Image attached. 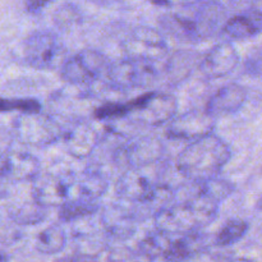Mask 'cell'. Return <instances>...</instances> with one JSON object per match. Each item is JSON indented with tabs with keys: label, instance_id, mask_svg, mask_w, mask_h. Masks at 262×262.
Returning a JSON list of instances; mask_svg holds the SVG:
<instances>
[{
	"label": "cell",
	"instance_id": "obj_1",
	"mask_svg": "<svg viewBox=\"0 0 262 262\" xmlns=\"http://www.w3.org/2000/svg\"><path fill=\"white\" fill-rule=\"evenodd\" d=\"M227 10L214 0H197L182 5L177 12L166 13L159 18L160 30L182 42L196 43L212 37L224 27Z\"/></svg>",
	"mask_w": 262,
	"mask_h": 262
},
{
	"label": "cell",
	"instance_id": "obj_2",
	"mask_svg": "<svg viewBox=\"0 0 262 262\" xmlns=\"http://www.w3.org/2000/svg\"><path fill=\"white\" fill-rule=\"evenodd\" d=\"M189 189L186 199L174 202L154 217L156 229L171 235L186 234L202 230L216 219L219 202L199 193L194 183Z\"/></svg>",
	"mask_w": 262,
	"mask_h": 262
},
{
	"label": "cell",
	"instance_id": "obj_3",
	"mask_svg": "<svg viewBox=\"0 0 262 262\" xmlns=\"http://www.w3.org/2000/svg\"><path fill=\"white\" fill-rule=\"evenodd\" d=\"M230 148L219 136L210 133L194 140L182 151L176 168L189 182H204L217 177L230 160Z\"/></svg>",
	"mask_w": 262,
	"mask_h": 262
},
{
	"label": "cell",
	"instance_id": "obj_4",
	"mask_svg": "<svg viewBox=\"0 0 262 262\" xmlns=\"http://www.w3.org/2000/svg\"><path fill=\"white\" fill-rule=\"evenodd\" d=\"M66 46L56 33L36 31L23 42V60L37 71H53L61 67L66 59Z\"/></svg>",
	"mask_w": 262,
	"mask_h": 262
},
{
	"label": "cell",
	"instance_id": "obj_5",
	"mask_svg": "<svg viewBox=\"0 0 262 262\" xmlns=\"http://www.w3.org/2000/svg\"><path fill=\"white\" fill-rule=\"evenodd\" d=\"M130 102V113L125 119L140 127H159L176 117L178 102L173 95L148 91Z\"/></svg>",
	"mask_w": 262,
	"mask_h": 262
},
{
	"label": "cell",
	"instance_id": "obj_6",
	"mask_svg": "<svg viewBox=\"0 0 262 262\" xmlns=\"http://www.w3.org/2000/svg\"><path fill=\"white\" fill-rule=\"evenodd\" d=\"M66 129L50 115L38 113H20L13 122V135L27 146L42 147L63 140Z\"/></svg>",
	"mask_w": 262,
	"mask_h": 262
},
{
	"label": "cell",
	"instance_id": "obj_7",
	"mask_svg": "<svg viewBox=\"0 0 262 262\" xmlns=\"http://www.w3.org/2000/svg\"><path fill=\"white\" fill-rule=\"evenodd\" d=\"M110 63L106 56L97 50L84 49L67 59L60 67V76L72 86H91L106 77Z\"/></svg>",
	"mask_w": 262,
	"mask_h": 262
},
{
	"label": "cell",
	"instance_id": "obj_8",
	"mask_svg": "<svg viewBox=\"0 0 262 262\" xmlns=\"http://www.w3.org/2000/svg\"><path fill=\"white\" fill-rule=\"evenodd\" d=\"M105 78L113 90L128 91L146 89L156 82L158 71L152 61L127 56L123 60L110 64Z\"/></svg>",
	"mask_w": 262,
	"mask_h": 262
},
{
	"label": "cell",
	"instance_id": "obj_9",
	"mask_svg": "<svg viewBox=\"0 0 262 262\" xmlns=\"http://www.w3.org/2000/svg\"><path fill=\"white\" fill-rule=\"evenodd\" d=\"M155 165V164H154ZM154 165L142 168H129L118 179L115 192L119 199L129 204H141L147 201L166 182L161 181L159 170H151Z\"/></svg>",
	"mask_w": 262,
	"mask_h": 262
},
{
	"label": "cell",
	"instance_id": "obj_10",
	"mask_svg": "<svg viewBox=\"0 0 262 262\" xmlns=\"http://www.w3.org/2000/svg\"><path fill=\"white\" fill-rule=\"evenodd\" d=\"M122 46L127 56L152 63L161 60L168 54V43L163 31L147 26L133 28L124 37Z\"/></svg>",
	"mask_w": 262,
	"mask_h": 262
},
{
	"label": "cell",
	"instance_id": "obj_11",
	"mask_svg": "<svg viewBox=\"0 0 262 262\" xmlns=\"http://www.w3.org/2000/svg\"><path fill=\"white\" fill-rule=\"evenodd\" d=\"M74 174L71 173H46L38 176L33 181L32 196L42 206L60 207L72 199Z\"/></svg>",
	"mask_w": 262,
	"mask_h": 262
},
{
	"label": "cell",
	"instance_id": "obj_12",
	"mask_svg": "<svg viewBox=\"0 0 262 262\" xmlns=\"http://www.w3.org/2000/svg\"><path fill=\"white\" fill-rule=\"evenodd\" d=\"M215 119L207 110L193 109L174 117L169 124L166 136L173 140L194 141L212 133Z\"/></svg>",
	"mask_w": 262,
	"mask_h": 262
},
{
	"label": "cell",
	"instance_id": "obj_13",
	"mask_svg": "<svg viewBox=\"0 0 262 262\" xmlns=\"http://www.w3.org/2000/svg\"><path fill=\"white\" fill-rule=\"evenodd\" d=\"M102 136L97 132L92 123L76 120L63 136V143L69 155L76 159L91 156L99 146Z\"/></svg>",
	"mask_w": 262,
	"mask_h": 262
},
{
	"label": "cell",
	"instance_id": "obj_14",
	"mask_svg": "<svg viewBox=\"0 0 262 262\" xmlns=\"http://www.w3.org/2000/svg\"><path fill=\"white\" fill-rule=\"evenodd\" d=\"M3 183H23L33 182L40 176V163L37 158L28 152L9 151L3 154L2 159Z\"/></svg>",
	"mask_w": 262,
	"mask_h": 262
},
{
	"label": "cell",
	"instance_id": "obj_15",
	"mask_svg": "<svg viewBox=\"0 0 262 262\" xmlns=\"http://www.w3.org/2000/svg\"><path fill=\"white\" fill-rule=\"evenodd\" d=\"M164 154L165 146L163 141L154 136H145L125 143L122 156L128 168H142L160 161Z\"/></svg>",
	"mask_w": 262,
	"mask_h": 262
},
{
	"label": "cell",
	"instance_id": "obj_16",
	"mask_svg": "<svg viewBox=\"0 0 262 262\" xmlns=\"http://www.w3.org/2000/svg\"><path fill=\"white\" fill-rule=\"evenodd\" d=\"M102 230L114 239H128L136 233L138 217L132 209L112 204L104 207L100 216Z\"/></svg>",
	"mask_w": 262,
	"mask_h": 262
},
{
	"label": "cell",
	"instance_id": "obj_17",
	"mask_svg": "<svg viewBox=\"0 0 262 262\" xmlns=\"http://www.w3.org/2000/svg\"><path fill=\"white\" fill-rule=\"evenodd\" d=\"M239 63V55L230 42H220L212 46L200 63V71L210 79L222 78L234 71Z\"/></svg>",
	"mask_w": 262,
	"mask_h": 262
},
{
	"label": "cell",
	"instance_id": "obj_18",
	"mask_svg": "<svg viewBox=\"0 0 262 262\" xmlns=\"http://www.w3.org/2000/svg\"><path fill=\"white\" fill-rule=\"evenodd\" d=\"M247 100V91L238 83H229L217 90L207 101L206 110L214 118L238 112Z\"/></svg>",
	"mask_w": 262,
	"mask_h": 262
},
{
	"label": "cell",
	"instance_id": "obj_19",
	"mask_svg": "<svg viewBox=\"0 0 262 262\" xmlns=\"http://www.w3.org/2000/svg\"><path fill=\"white\" fill-rule=\"evenodd\" d=\"M202 56L194 50H177L166 59L164 74L173 86L183 83L196 68H200Z\"/></svg>",
	"mask_w": 262,
	"mask_h": 262
},
{
	"label": "cell",
	"instance_id": "obj_20",
	"mask_svg": "<svg viewBox=\"0 0 262 262\" xmlns=\"http://www.w3.org/2000/svg\"><path fill=\"white\" fill-rule=\"evenodd\" d=\"M109 187L107 178L99 170H86L81 176H74L72 199L96 202L104 196Z\"/></svg>",
	"mask_w": 262,
	"mask_h": 262
},
{
	"label": "cell",
	"instance_id": "obj_21",
	"mask_svg": "<svg viewBox=\"0 0 262 262\" xmlns=\"http://www.w3.org/2000/svg\"><path fill=\"white\" fill-rule=\"evenodd\" d=\"M223 32L235 40H245L262 32V10L250 9L228 18Z\"/></svg>",
	"mask_w": 262,
	"mask_h": 262
},
{
	"label": "cell",
	"instance_id": "obj_22",
	"mask_svg": "<svg viewBox=\"0 0 262 262\" xmlns=\"http://www.w3.org/2000/svg\"><path fill=\"white\" fill-rule=\"evenodd\" d=\"M206 245L207 237L202 234L201 230L179 234L178 238L171 239L170 246L163 260H189V258L196 257L199 253H202V251L206 248Z\"/></svg>",
	"mask_w": 262,
	"mask_h": 262
},
{
	"label": "cell",
	"instance_id": "obj_23",
	"mask_svg": "<svg viewBox=\"0 0 262 262\" xmlns=\"http://www.w3.org/2000/svg\"><path fill=\"white\" fill-rule=\"evenodd\" d=\"M48 207L42 206L31 196V199H22L9 202L7 214L10 222L17 225H36L43 222L48 216Z\"/></svg>",
	"mask_w": 262,
	"mask_h": 262
},
{
	"label": "cell",
	"instance_id": "obj_24",
	"mask_svg": "<svg viewBox=\"0 0 262 262\" xmlns=\"http://www.w3.org/2000/svg\"><path fill=\"white\" fill-rule=\"evenodd\" d=\"M67 246V235L61 228L56 225L45 228L36 238V250L43 255H56Z\"/></svg>",
	"mask_w": 262,
	"mask_h": 262
},
{
	"label": "cell",
	"instance_id": "obj_25",
	"mask_svg": "<svg viewBox=\"0 0 262 262\" xmlns=\"http://www.w3.org/2000/svg\"><path fill=\"white\" fill-rule=\"evenodd\" d=\"M173 235L156 229L152 234H148L145 239L138 243V253L148 260L164 258Z\"/></svg>",
	"mask_w": 262,
	"mask_h": 262
},
{
	"label": "cell",
	"instance_id": "obj_26",
	"mask_svg": "<svg viewBox=\"0 0 262 262\" xmlns=\"http://www.w3.org/2000/svg\"><path fill=\"white\" fill-rule=\"evenodd\" d=\"M99 210L96 202L82 201V200H69L59 207L58 217L63 223L76 222L95 214Z\"/></svg>",
	"mask_w": 262,
	"mask_h": 262
},
{
	"label": "cell",
	"instance_id": "obj_27",
	"mask_svg": "<svg viewBox=\"0 0 262 262\" xmlns=\"http://www.w3.org/2000/svg\"><path fill=\"white\" fill-rule=\"evenodd\" d=\"M194 188L199 193L204 194V196L209 197V199L214 200L216 202H222L227 197L234 192L235 186L232 182L227 181V179H219V178H211L204 182H193Z\"/></svg>",
	"mask_w": 262,
	"mask_h": 262
},
{
	"label": "cell",
	"instance_id": "obj_28",
	"mask_svg": "<svg viewBox=\"0 0 262 262\" xmlns=\"http://www.w3.org/2000/svg\"><path fill=\"white\" fill-rule=\"evenodd\" d=\"M248 232V223L241 219H230L215 238V243L219 247H229L239 242Z\"/></svg>",
	"mask_w": 262,
	"mask_h": 262
},
{
	"label": "cell",
	"instance_id": "obj_29",
	"mask_svg": "<svg viewBox=\"0 0 262 262\" xmlns=\"http://www.w3.org/2000/svg\"><path fill=\"white\" fill-rule=\"evenodd\" d=\"M130 113V102L107 101L100 106L95 107L94 118L100 122L105 120H119L125 119Z\"/></svg>",
	"mask_w": 262,
	"mask_h": 262
},
{
	"label": "cell",
	"instance_id": "obj_30",
	"mask_svg": "<svg viewBox=\"0 0 262 262\" xmlns=\"http://www.w3.org/2000/svg\"><path fill=\"white\" fill-rule=\"evenodd\" d=\"M2 112H19V113H38L41 112V102L32 97L23 99H3Z\"/></svg>",
	"mask_w": 262,
	"mask_h": 262
},
{
	"label": "cell",
	"instance_id": "obj_31",
	"mask_svg": "<svg viewBox=\"0 0 262 262\" xmlns=\"http://www.w3.org/2000/svg\"><path fill=\"white\" fill-rule=\"evenodd\" d=\"M81 13L76 5L64 4L54 14V22L60 26V28H71V26H74L81 20Z\"/></svg>",
	"mask_w": 262,
	"mask_h": 262
},
{
	"label": "cell",
	"instance_id": "obj_32",
	"mask_svg": "<svg viewBox=\"0 0 262 262\" xmlns=\"http://www.w3.org/2000/svg\"><path fill=\"white\" fill-rule=\"evenodd\" d=\"M55 0H25V9L30 14H38Z\"/></svg>",
	"mask_w": 262,
	"mask_h": 262
},
{
	"label": "cell",
	"instance_id": "obj_33",
	"mask_svg": "<svg viewBox=\"0 0 262 262\" xmlns=\"http://www.w3.org/2000/svg\"><path fill=\"white\" fill-rule=\"evenodd\" d=\"M256 207H257V210H262V197L260 200H258L257 205H256Z\"/></svg>",
	"mask_w": 262,
	"mask_h": 262
}]
</instances>
